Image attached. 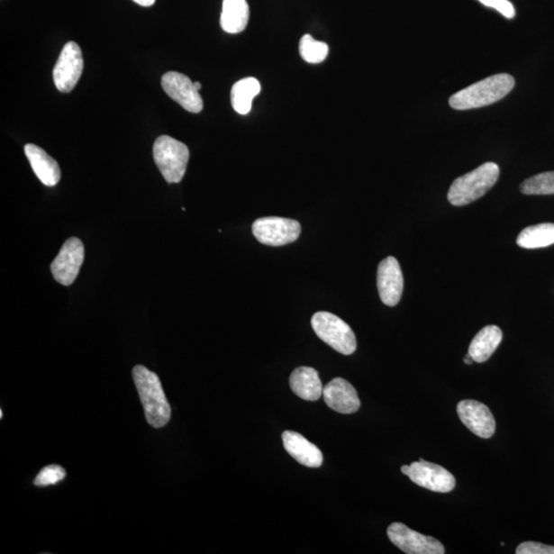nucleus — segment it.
<instances>
[{
	"instance_id": "1",
	"label": "nucleus",
	"mask_w": 554,
	"mask_h": 554,
	"mask_svg": "<svg viewBox=\"0 0 554 554\" xmlns=\"http://www.w3.org/2000/svg\"><path fill=\"white\" fill-rule=\"evenodd\" d=\"M514 86L515 80L511 74H496L456 93L450 98L449 104L456 110H470L491 105L506 97Z\"/></svg>"
},
{
	"instance_id": "2",
	"label": "nucleus",
	"mask_w": 554,
	"mask_h": 554,
	"mask_svg": "<svg viewBox=\"0 0 554 554\" xmlns=\"http://www.w3.org/2000/svg\"><path fill=\"white\" fill-rule=\"evenodd\" d=\"M132 378L145 411L147 422L154 428L166 426L171 419L172 411L159 376L144 366H136L132 369Z\"/></svg>"
},
{
	"instance_id": "3",
	"label": "nucleus",
	"mask_w": 554,
	"mask_h": 554,
	"mask_svg": "<svg viewBox=\"0 0 554 554\" xmlns=\"http://www.w3.org/2000/svg\"><path fill=\"white\" fill-rule=\"evenodd\" d=\"M499 176V166L495 162H486L474 171L459 177L450 185L448 201L455 206L474 203L492 189Z\"/></svg>"
},
{
	"instance_id": "4",
	"label": "nucleus",
	"mask_w": 554,
	"mask_h": 554,
	"mask_svg": "<svg viewBox=\"0 0 554 554\" xmlns=\"http://www.w3.org/2000/svg\"><path fill=\"white\" fill-rule=\"evenodd\" d=\"M153 157L159 172L168 183L183 179L189 160L186 145L169 136H160L153 146Z\"/></svg>"
},
{
	"instance_id": "5",
	"label": "nucleus",
	"mask_w": 554,
	"mask_h": 554,
	"mask_svg": "<svg viewBox=\"0 0 554 554\" xmlns=\"http://www.w3.org/2000/svg\"><path fill=\"white\" fill-rule=\"evenodd\" d=\"M312 326L317 337L339 353L350 356L357 350V338L352 329L335 314L321 312L312 319Z\"/></svg>"
},
{
	"instance_id": "6",
	"label": "nucleus",
	"mask_w": 554,
	"mask_h": 554,
	"mask_svg": "<svg viewBox=\"0 0 554 554\" xmlns=\"http://www.w3.org/2000/svg\"><path fill=\"white\" fill-rule=\"evenodd\" d=\"M253 234L263 245L282 247L299 239L301 225L293 219L265 217L254 222Z\"/></svg>"
},
{
	"instance_id": "7",
	"label": "nucleus",
	"mask_w": 554,
	"mask_h": 554,
	"mask_svg": "<svg viewBox=\"0 0 554 554\" xmlns=\"http://www.w3.org/2000/svg\"><path fill=\"white\" fill-rule=\"evenodd\" d=\"M389 540L408 554H443V545L431 536L418 533L402 522L391 523L387 529Z\"/></svg>"
},
{
	"instance_id": "8",
	"label": "nucleus",
	"mask_w": 554,
	"mask_h": 554,
	"mask_svg": "<svg viewBox=\"0 0 554 554\" xmlns=\"http://www.w3.org/2000/svg\"><path fill=\"white\" fill-rule=\"evenodd\" d=\"M83 71L84 58L78 44L74 41L66 43L53 71L58 90L70 93L77 85Z\"/></svg>"
},
{
	"instance_id": "9",
	"label": "nucleus",
	"mask_w": 554,
	"mask_h": 554,
	"mask_svg": "<svg viewBox=\"0 0 554 554\" xmlns=\"http://www.w3.org/2000/svg\"><path fill=\"white\" fill-rule=\"evenodd\" d=\"M85 247L77 238L66 241L60 253L50 265L51 275L59 284L68 286L77 279L81 265L84 263Z\"/></svg>"
},
{
	"instance_id": "10",
	"label": "nucleus",
	"mask_w": 554,
	"mask_h": 554,
	"mask_svg": "<svg viewBox=\"0 0 554 554\" xmlns=\"http://www.w3.org/2000/svg\"><path fill=\"white\" fill-rule=\"evenodd\" d=\"M161 86L169 98L178 103L191 114H199L204 109L201 94L190 78L179 72H168L161 78Z\"/></svg>"
},
{
	"instance_id": "11",
	"label": "nucleus",
	"mask_w": 554,
	"mask_h": 554,
	"mask_svg": "<svg viewBox=\"0 0 554 554\" xmlns=\"http://www.w3.org/2000/svg\"><path fill=\"white\" fill-rule=\"evenodd\" d=\"M408 477L413 484L432 492L449 493L456 486V479L450 472L440 465L426 462L422 458L410 465Z\"/></svg>"
},
{
	"instance_id": "12",
	"label": "nucleus",
	"mask_w": 554,
	"mask_h": 554,
	"mask_svg": "<svg viewBox=\"0 0 554 554\" xmlns=\"http://www.w3.org/2000/svg\"><path fill=\"white\" fill-rule=\"evenodd\" d=\"M377 286L384 304L394 307L401 301L404 291V277L400 263L395 257H387L379 264L377 272Z\"/></svg>"
},
{
	"instance_id": "13",
	"label": "nucleus",
	"mask_w": 554,
	"mask_h": 554,
	"mask_svg": "<svg viewBox=\"0 0 554 554\" xmlns=\"http://www.w3.org/2000/svg\"><path fill=\"white\" fill-rule=\"evenodd\" d=\"M458 416L468 430L479 438L490 439L496 431L492 412L482 403L465 400L457 405Z\"/></svg>"
},
{
	"instance_id": "14",
	"label": "nucleus",
	"mask_w": 554,
	"mask_h": 554,
	"mask_svg": "<svg viewBox=\"0 0 554 554\" xmlns=\"http://www.w3.org/2000/svg\"><path fill=\"white\" fill-rule=\"evenodd\" d=\"M322 396L329 408L338 413H352L360 408L356 388L343 378H336L328 383L323 387Z\"/></svg>"
},
{
	"instance_id": "15",
	"label": "nucleus",
	"mask_w": 554,
	"mask_h": 554,
	"mask_svg": "<svg viewBox=\"0 0 554 554\" xmlns=\"http://www.w3.org/2000/svg\"><path fill=\"white\" fill-rule=\"evenodd\" d=\"M284 447L295 461L306 468L322 467L323 456L321 450L310 442L303 435L295 431L283 433Z\"/></svg>"
},
{
	"instance_id": "16",
	"label": "nucleus",
	"mask_w": 554,
	"mask_h": 554,
	"mask_svg": "<svg viewBox=\"0 0 554 554\" xmlns=\"http://www.w3.org/2000/svg\"><path fill=\"white\" fill-rule=\"evenodd\" d=\"M24 150L37 178L46 186H56L61 179V169L58 162L42 148L34 144H27Z\"/></svg>"
},
{
	"instance_id": "17",
	"label": "nucleus",
	"mask_w": 554,
	"mask_h": 554,
	"mask_svg": "<svg viewBox=\"0 0 554 554\" xmlns=\"http://www.w3.org/2000/svg\"><path fill=\"white\" fill-rule=\"evenodd\" d=\"M290 386L293 393L304 401L316 402L322 395L323 387L319 373L313 368H295L290 377Z\"/></svg>"
},
{
	"instance_id": "18",
	"label": "nucleus",
	"mask_w": 554,
	"mask_h": 554,
	"mask_svg": "<svg viewBox=\"0 0 554 554\" xmlns=\"http://www.w3.org/2000/svg\"><path fill=\"white\" fill-rule=\"evenodd\" d=\"M504 338L497 326H487L480 330L469 346L468 353L476 363H485L496 351Z\"/></svg>"
},
{
	"instance_id": "19",
	"label": "nucleus",
	"mask_w": 554,
	"mask_h": 554,
	"mask_svg": "<svg viewBox=\"0 0 554 554\" xmlns=\"http://www.w3.org/2000/svg\"><path fill=\"white\" fill-rule=\"evenodd\" d=\"M250 9L247 0H224L220 24L227 33H241L248 26Z\"/></svg>"
},
{
	"instance_id": "20",
	"label": "nucleus",
	"mask_w": 554,
	"mask_h": 554,
	"mask_svg": "<svg viewBox=\"0 0 554 554\" xmlns=\"http://www.w3.org/2000/svg\"><path fill=\"white\" fill-rule=\"evenodd\" d=\"M261 92V85L254 77L243 78L234 84L232 104L236 113L246 115L252 109L253 100Z\"/></svg>"
},
{
	"instance_id": "21",
	"label": "nucleus",
	"mask_w": 554,
	"mask_h": 554,
	"mask_svg": "<svg viewBox=\"0 0 554 554\" xmlns=\"http://www.w3.org/2000/svg\"><path fill=\"white\" fill-rule=\"evenodd\" d=\"M523 249H540L553 245L554 224L542 223L524 228L516 240Z\"/></svg>"
},
{
	"instance_id": "22",
	"label": "nucleus",
	"mask_w": 554,
	"mask_h": 554,
	"mask_svg": "<svg viewBox=\"0 0 554 554\" xmlns=\"http://www.w3.org/2000/svg\"><path fill=\"white\" fill-rule=\"evenodd\" d=\"M522 194L526 195H554V171L531 177L521 184Z\"/></svg>"
},
{
	"instance_id": "23",
	"label": "nucleus",
	"mask_w": 554,
	"mask_h": 554,
	"mask_svg": "<svg viewBox=\"0 0 554 554\" xmlns=\"http://www.w3.org/2000/svg\"><path fill=\"white\" fill-rule=\"evenodd\" d=\"M300 54L303 60L317 64L326 60L329 54L327 43L317 41L312 35L305 34L300 41Z\"/></svg>"
},
{
	"instance_id": "24",
	"label": "nucleus",
	"mask_w": 554,
	"mask_h": 554,
	"mask_svg": "<svg viewBox=\"0 0 554 554\" xmlns=\"http://www.w3.org/2000/svg\"><path fill=\"white\" fill-rule=\"evenodd\" d=\"M66 477V471L59 465H50V467L43 468L40 474L34 479V485L36 486H47L56 485L62 482Z\"/></svg>"
},
{
	"instance_id": "25",
	"label": "nucleus",
	"mask_w": 554,
	"mask_h": 554,
	"mask_svg": "<svg viewBox=\"0 0 554 554\" xmlns=\"http://www.w3.org/2000/svg\"><path fill=\"white\" fill-rule=\"evenodd\" d=\"M516 554H554V546L538 542H522L515 550Z\"/></svg>"
},
{
	"instance_id": "26",
	"label": "nucleus",
	"mask_w": 554,
	"mask_h": 554,
	"mask_svg": "<svg viewBox=\"0 0 554 554\" xmlns=\"http://www.w3.org/2000/svg\"><path fill=\"white\" fill-rule=\"evenodd\" d=\"M486 6L492 7L496 10L507 19H513L515 17V9L511 2L508 0H478Z\"/></svg>"
},
{
	"instance_id": "27",
	"label": "nucleus",
	"mask_w": 554,
	"mask_h": 554,
	"mask_svg": "<svg viewBox=\"0 0 554 554\" xmlns=\"http://www.w3.org/2000/svg\"><path fill=\"white\" fill-rule=\"evenodd\" d=\"M132 2L142 6H151L154 5L155 0H132Z\"/></svg>"
},
{
	"instance_id": "28",
	"label": "nucleus",
	"mask_w": 554,
	"mask_h": 554,
	"mask_svg": "<svg viewBox=\"0 0 554 554\" xmlns=\"http://www.w3.org/2000/svg\"><path fill=\"white\" fill-rule=\"evenodd\" d=\"M474 359H472V358L470 357V354L468 353V356L464 358V363L467 365H472V363H474Z\"/></svg>"
},
{
	"instance_id": "29",
	"label": "nucleus",
	"mask_w": 554,
	"mask_h": 554,
	"mask_svg": "<svg viewBox=\"0 0 554 554\" xmlns=\"http://www.w3.org/2000/svg\"><path fill=\"white\" fill-rule=\"evenodd\" d=\"M401 470H402L404 475L408 476L409 475V471H410L409 465H404V467H402Z\"/></svg>"
},
{
	"instance_id": "30",
	"label": "nucleus",
	"mask_w": 554,
	"mask_h": 554,
	"mask_svg": "<svg viewBox=\"0 0 554 554\" xmlns=\"http://www.w3.org/2000/svg\"><path fill=\"white\" fill-rule=\"evenodd\" d=\"M195 88H196V90H197L198 92H199V91H201V90H202V88H203L202 84H201V83H198V81H196V83H195Z\"/></svg>"
},
{
	"instance_id": "31",
	"label": "nucleus",
	"mask_w": 554,
	"mask_h": 554,
	"mask_svg": "<svg viewBox=\"0 0 554 554\" xmlns=\"http://www.w3.org/2000/svg\"><path fill=\"white\" fill-rule=\"evenodd\" d=\"M3 417H4V412L3 410H0V418H3Z\"/></svg>"
}]
</instances>
